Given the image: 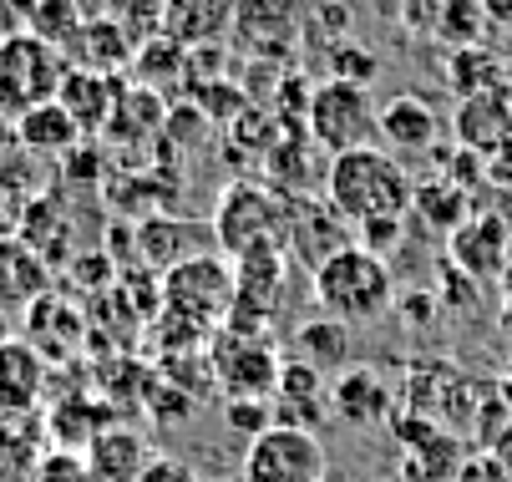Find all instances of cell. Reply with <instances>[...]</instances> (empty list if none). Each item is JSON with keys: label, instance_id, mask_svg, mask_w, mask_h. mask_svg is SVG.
Listing matches in <instances>:
<instances>
[{"label": "cell", "instance_id": "f35d334b", "mask_svg": "<svg viewBox=\"0 0 512 482\" xmlns=\"http://www.w3.org/2000/svg\"><path fill=\"white\" fill-rule=\"evenodd\" d=\"M269 422H274V406L269 401H229V427L234 432L259 437V432H269Z\"/></svg>", "mask_w": 512, "mask_h": 482}, {"label": "cell", "instance_id": "4fadbf2b", "mask_svg": "<svg viewBox=\"0 0 512 482\" xmlns=\"http://www.w3.org/2000/svg\"><path fill=\"white\" fill-rule=\"evenodd\" d=\"M452 132H457V148H467L477 158H492L497 148H507L512 143V87L462 97L457 117H452Z\"/></svg>", "mask_w": 512, "mask_h": 482}, {"label": "cell", "instance_id": "603a6c76", "mask_svg": "<svg viewBox=\"0 0 512 482\" xmlns=\"http://www.w3.org/2000/svg\"><path fill=\"white\" fill-rule=\"evenodd\" d=\"M117 97H122V77H97V72H66V82L56 92V102L77 117L82 137H102Z\"/></svg>", "mask_w": 512, "mask_h": 482}, {"label": "cell", "instance_id": "8d00e7d4", "mask_svg": "<svg viewBox=\"0 0 512 482\" xmlns=\"http://www.w3.org/2000/svg\"><path fill=\"white\" fill-rule=\"evenodd\" d=\"M310 26L325 36V51H330L350 31V6H345V0H315V6H310Z\"/></svg>", "mask_w": 512, "mask_h": 482}, {"label": "cell", "instance_id": "7402d4cb", "mask_svg": "<svg viewBox=\"0 0 512 482\" xmlns=\"http://www.w3.org/2000/svg\"><path fill=\"white\" fill-rule=\"evenodd\" d=\"M295 361L320 371L325 381H335L340 371H350L355 361V340H350V325L330 320V315H315L295 330Z\"/></svg>", "mask_w": 512, "mask_h": 482}, {"label": "cell", "instance_id": "ba28073f", "mask_svg": "<svg viewBox=\"0 0 512 482\" xmlns=\"http://www.w3.org/2000/svg\"><path fill=\"white\" fill-rule=\"evenodd\" d=\"M447 264L462 269L472 285H497L512 269V214L477 209L447 234Z\"/></svg>", "mask_w": 512, "mask_h": 482}, {"label": "cell", "instance_id": "ee69618b", "mask_svg": "<svg viewBox=\"0 0 512 482\" xmlns=\"http://www.w3.org/2000/svg\"><path fill=\"white\" fill-rule=\"evenodd\" d=\"M482 21L492 31H507L512 36V0H482Z\"/></svg>", "mask_w": 512, "mask_h": 482}, {"label": "cell", "instance_id": "9a60e30c", "mask_svg": "<svg viewBox=\"0 0 512 482\" xmlns=\"http://www.w3.org/2000/svg\"><path fill=\"white\" fill-rule=\"evenodd\" d=\"M234 41L259 61H284L289 41H295V11H289V0H239Z\"/></svg>", "mask_w": 512, "mask_h": 482}, {"label": "cell", "instance_id": "f546056e", "mask_svg": "<svg viewBox=\"0 0 512 482\" xmlns=\"http://www.w3.org/2000/svg\"><path fill=\"white\" fill-rule=\"evenodd\" d=\"M507 66L502 61H492V51H482V46H467V51H457L452 56V87L462 92V97H477V92H497V87H507Z\"/></svg>", "mask_w": 512, "mask_h": 482}, {"label": "cell", "instance_id": "277c9868", "mask_svg": "<svg viewBox=\"0 0 512 482\" xmlns=\"http://www.w3.org/2000/svg\"><path fill=\"white\" fill-rule=\"evenodd\" d=\"M66 72V56L41 46L31 31L0 36V122H21L26 112L56 102Z\"/></svg>", "mask_w": 512, "mask_h": 482}, {"label": "cell", "instance_id": "ffe728a7", "mask_svg": "<svg viewBox=\"0 0 512 482\" xmlns=\"http://www.w3.org/2000/svg\"><path fill=\"white\" fill-rule=\"evenodd\" d=\"M127 72H132V82H137L142 92H153V97H163V102L188 97V51H183L178 41H168L163 31L148 36V41L132 51Z\"/></svg>", "mask_w": 512, "mask_h": 482}, {"label": "cell", "instance_id": "836d02e7", "mask_svg": "<svg viewBox=\"0 0 512 482\" xmlns=\"http://www.w3.org/2000/svg\"><path fill=\"white\" fill-rule=\"evenodd\" d=\"M208 132H213V122L198 112V102H173L168 107L163 137H168L173 148H198V143H208Z\"/></svg>", "mask_w": 512, "mask_h": 482}, {"label": "cell", "instance_id": "f1b7e54d", "mask_svg": "<svg viewBox=\"0 0 512 482\" xmlns=\"http://www.w3.org/2000/svg\"><path fill=\"white\" fill-rule=\"evenodd\" d=\"M406 477L411 482H457V467H462V447L447 437V432H431L426 442L406 447Z\"/></svg>", "mask_w": 512, "mask_h": 482}, {"label": "cell", "instance_id": "c3c4849f", "mask_svg": "<svg viewBox=\"0 0 512 482\" xmlns=\"http://www.w3.org/2000/svg\"><path fill=\"white\" fill-rule=\"evenodd\" d=\"M507 82H512V77H507Z\"/></svg>", "mask_w": 512, "mask_h": 482}, {"label": "cell", "instance_id": "7a4b0ae2", "mask_svg": "<svg viewBox=\"0 0 512 482\" xmlns=\"http://www.w3.org/2000/svg\"><path fill=\"white\" fill-rule=\"evenodd\" d=\"M310 290H315V305L320 315L340 320V325H371L381 320L391 305H396V280H391V264L376 259L371 249L360 244H345L335 249L330 259H320L310 269Z\"/></svg>", "mask_w": 512, "mask_h": 482}, {"label": "cell", "instance_id": "5bb4252c", "mask_svg": "<svg viewBox=\"0 0 512 482\" xmlns=\"http://www.w3.org/2000/svg\"><path fill=\"white\" fill-rule=\"evenodd\" d=\"M350 244V224L330 209L325 198H295L289 203V229H284V254H300L310 269L320 259H330L335 249Z\"/></svg>", "mask_w": 512, "mask_h": 482}, {"label": "cell", "instance_id": "83f0119b", "mask_svg": "<svg viewBox=\"0 0 512 482\" xmlns=\"http://www.w3.org/2000/svg\"><path fill=\"white\" fill-rule=\"evenodd\" d=\"M87 16H92V11L82 6V0H41V6L31 11V21H26V31H31L41 46H51V51L66 56V46L82 36Z\"/></svg>", "mask_w": 512, "mask_h": 482}, {"label": "cell", "instance_id": "9c48e42d", "mask_svg": "<svg viewBox=\"0 0 512 482\" xmlns=\"http://www.w3.org/2000/svg\"><path fill=\"white\" fill-rule=\"evenodd\" d=\"M279 366H284V356L259 335L224 330L208 351V371L224 381V391L234 401H269L274 386H279Z\"/></svg>", "mask_w": 512, "mask_h": 482}, {"label": "cell", "instance_id": "bcb514c9", "mask_svg": "<svg viewBox=\"0 0 512 482\" xmlns=\"http://www.w3.org/2000/svg\"><path fill=\"white\" fill-rule=\"evenodd\" d=\"M487 452H492V457H497V462L507 467V477H512V427H507V432H502V437H497V442H492Z\"/></svg>", "mask_w": 512, "mask_h": 482}, {"label": "cell", "instance_id": "5b68a950", "mask_svg": "<svg viewBox=\"0 0 512 482\" xmlns=\"http://www.w3.org/2000/svg\"><path fill=\"white\" fill-rule=\"evenodd\" d=\"M305 137L325 153H355V148H376L381 137V107L371 87H350V82H320L305 112Z\"/></svg>", "mask_w": 512, "mask_h": 482}, {"label": "cell", "instance_id": "44dd1931", "mask_svg": "<svg viewBox=\"0 0 512 482\" xmlns=\"http://www.w3.org/2000/svg\"><path fill=\"white\" fill-rule=\"evenodd\" d=\"M208 244H213V229H198V224L173 219V214H153V219L137 224V249H142V259L158 264L163 274H168L173 264L193 259V254H208Z\"/></svg>", "mask_w": 512, "mask_h": 482}, {"label": "cell", "instance_id": "30bf717a", "mask_svg": "<svg viewBox=\"0 0 512 482\" xmlns=\"http://www.w3.org/2000/svg\"><path fill=\"white\" fill-rule=\"evenodd\" d=\"M46 371H51V361L31 346L26 335L0 340V422H26V417H41V401H46Z\"/></svg>", "mask_w": 512, "mask_h": 482}, {"label": "cell", "instance_id": "4316f807", "mask_svg": "<svg viewBox=\"0 0 512 482\" xmlns=\"http://www.w3.org/2000/svg\"><path fill=\"white\" fill-rule=\"evenodd\" d=\"M411 214L426 219L431 229H447L452 234L472 214V193H462L452 178H426V183L411 188Z\"/></svg>", "mask_w": 512, "mask_h": 482}, {"label": "cell", "instance_id": "d590c367", "mask_svg": "<svg viewBox=\"0 0 512 482\" xmlns=\"http://www.w3.org/2000/svg\"><path fill=\"white\" fill-rule=\"evenodd\" d=\"M401 239H406V219H376V224H360L355 229V244L371 249L376 259H391Z\"/></svg>", "mask_w": 512, "mask_h": 482}, {"label": "cell", "instance_id": "e575fe53", "mask_svg": "<svg viewBox=\"0 0 512 482\" xmlns=\"http://www.w3.org/2000/svg\"><path fill=\"white\" fill-rule=\"evenodd\" d=\"M36 482H97V472L87 467L82 452H61V447H51V452L41 457V467H36Z\"/></svg>", "mask_w": 512, "mask_h": 482}, {"label": "cell", "instance_id": "ac0fdd59", "mask_svg": "<svg viewBox=\"0 0 512 482\" xmlns=\"http://www.w3.org/2000/svg\"><path fill=\"white\" fill-rule=\"evenodd\" d=\"M82 457H87V467L97 472V482H137L142 467L153 462V447H148V437H142L137 427L107 422V427L87 442Z\"/></svg>", "mask_w": 512, "mask_h": 482}, {"label": "cell", "instance_id": "52a82bcc", "mask_svg": "<svg viewBox=\"0 0 512 482\" xmlns=\"http://www.w3.org/2000/svg\"><path fill=\"white\" fill-rule=\"evenodd\" d=\"M330 467L335 462L310 427H269L249 442L239 482H320Z\"/></svg>", "mask_w": 512, "mask_h": 482}, {"label": "cell", "instance_id": "6da1fadb", "mask_svg": "<svg viewBox=\"0 0 512 482\" xmlns=\"http://www.w3.org/2000/svg\"><path fill=\"white\" fill-rule=\"evenodd\" d=\"M411 188H416V178L386 148H355V153L330 158V168H325V203L355 229L376 224V219H406Z\"/></svg>", "mask_w": 512, "mask_h": 482}, {"label": "cell", "instance_id": "d4e9b609", "mask_svg": "<svg viewBox=\"0 0 512 482\" xmlns=\"http://www.w3.org/2000/svg\"><path fill=\"white\" fill-rule=\"evenodd\" d=\"M46 295V259L26 239H0V310H26Z\"/></svg>", "mask_w": 512, "mask_h": 482}, {"label": "cell", "instance_id": "cb8c5ba5", "mask_svg": "<svg viewBox=\"0 0 512 482\" xmlns=\"http://www.w3.org/2000/svg\"><path fill=\"white\" fill-rule=\"evenodd\" d=\"M16 143L31 158H71V153L87 143V137H82L77 117H71L61 102H46V107H36V112H26L16 122Z\"/></svg>", "mask_w": 512, "mask_h": 482}, {"label": "cell", "instance_id": "60d3db41", "mask_svg": "<svg viewBox=\"0 0 512 482\" xmlns=\"http://www.w3.org/2000/svg\"><path fill=\"white\" fill-rule=\"evenodd\" d=\"M457 482H512V477H507V467L492 452H477V457H462Z\"/></svg>", "mask_w": 512, "mask_h": 482}, {"label": "cell", "instance_id": "8fae6325", "mask_svg": "<svg viewBox=\"0 0 512 482\" xmlns=\"http://www.w3.org/2000/svg\"><path fill=\"white\" fill-rule=\"evenodd\" d=\"M381 143L391 158H426L442 148V112L421 92H401L381 107Z\"/></svg>", "mask_w": 512, "mask_h": 482}, {"label": "cell", "instance_id": "7dc6e473", "mask_svg": "<svg viewBox=\"0 0 512 482\" xmlns=\"http://www.w3.org/2000/svg\"><path fill=\"white\" fill-rule=\"evenodd\" d=\"M320 482H350V477H345V472H340V467H330V472H325V477H320Z\"/></svg>", "mask_w": 512, "mask_h": 482}, {"label": "cell", "instance_id": "4dcf8cb0", "mask_svg": "<svg viewBox=\"0 0 512 482\" xmlns=\"http://www.w3.org/2000/svg\"><path fill=\"white\" fill-rule=\"evenodd\" d=\"M431 31L442 36L447 46H457V51L477 46L482 31H487V21H482V0H442V6H436Z\"/></svg>", "mask_w": 512, "mask_h": 482}, {"label": "cell", "instance_id": "d6a6232c", "mask_svg": "<svg viewBox=\"0 0 512 482\" xmlns=\"http://www.w3.org/2000/svg\"><path fill=\"white\" fill-rule=\"evenodd\" d=\"M330 56V82H350V87H371L381 77V56L371 46H355V41H340L325 51Z\"/></svg>", "mask_w": 512, "mask_h": 482}, {"label": "cell", "instance_id": "ab89813d", "mask_svg": "<svg viewBox=\"0 0 512 482\" xmlns=\"http://www.w3.org/2000/svg\"><path fill=\"white\" fill-rule=\"evenodd\" d=\"M153 411L158 417H168V427H183L193 417V396H178V381H153Z\"/></svg>", "mask_w": 512, "mask_h": 482}, {"label": "cell", "instance_id": "7c38bea8", "mask_svg": "<svg viewBox=\"0 0 512 482\" xmlns=\"http://www.w3.org/2000/svg\"><path fill=\"white\" fill-rule=\"evenodd\" d=\"M330 411L345 427H386L396 417V391L376 366H350L330 381Z\"/></svg>", "mask_w": 512, "mask_h": 482}, {"label": "cell", "instance_id": "2e32d148", "mask_svg": "<svg viewBox=\"0 0 512 482\" xmlns=\"http://www.w3.org/2000/svg\"><path fill=\"white\" fill-rule=\"evenodd\" d=\"M269 406H274V427H310L330 411V381L289 356L279 366V386H274Z\"/></svg>", "mask_w": 512, "mask_h": 482}, {"label": "cell", "instance_id": "8992f818", "mask_svg": "<svg viewBox=\"0 0 512 482\" xmlns=\"http://www.w3.org/2000/svg\"><path fill=\"white\" fill-rule=\"evenodd\" d=\"M158 290H163L168 315H183V320L208 330V320L229 315V305H234V264L224 254H213V249L193 254V259H183L163 274Z\"/></svg>", "mask_w": 512, "mask_h": 482}, {"label": "cell", "instance_id": "e0dca14e", "mask_svg": "<svg viewBox=\"0 0 512 482\" xmlns=\"http://www.w3.org/2000/svg\"><path fill=\"white\" fill-rule=\"evenodd\" d=\"M234 16H239V0H168L163 36L178 41L183 51L218 46L224 36H234Z\"/></svg>", "mask_w": 512, "mask_h": 482}, {"label": "cell", "instance_id": "d6986e66", "mask_svg": "<svg viewBox=\"0 0 512 482\" xmlns=\"http://www.w3.org/2000/svg\"><path fill=\"white\" fill-rule=\"evenodd\" d=\"M132 51H137V41H132L117 21H107V16H87L82 36L66 46V66H71V72L122 77V66H132Z\"/></svg>", "mask_w": 512, "mask_h": 482}, {"label": "cell", "instance_id": "1f68e13d", "mask_svg": "<svg viewBox=\"0 0 512 482\" xmlns=\"http://www.w3.org/2000/svg\"><path fill=\"white\" fill-rule=\"evenodd\" d=\"M163 11H168V0H102V16L117 21L137 46L163 31Z\"/></svg>", "mask_w": 512, "mask_h": 482}, {"label": "cell", "instance_id": "3957f363", "mask_svg": "<svg viewBox=\"0 0 512 482\" xmlns=\"http://www.w3.org/2000/svg\"><path fill=\"white\" fill-rule=\"evenodd\" d=\"M213 244L218 254H249V249H284V229H289V198H279L264 183H229L224 198L213 209Z\"/></svg>", "mask_w": 512, "mask_h": 482}, {"label": "cell", "instance_id": "484cf974", "mask_svg": "<svg viewBox=\"0 0 512 482\" xmlns=\"http://www.w3.org/2000/svg\"><path fill=\"white\" fill-rule=\"evenodd\" d=\"M320 148L305 137V127H295V132H279V143L269 148V158H264V168H269V178H274V188H289V193H300L310 178H325L320 173Z\"/></svg>", "mask_w": 512, "mask_h": 482}, {"label": "cell", "instance_id": "7bdbcfd3", "mask_svg": "<svg viewBox=\"0 0 512 482\" xmlns=\"http://www.w3.org/2000/svg\"><path fill=\"white\" fill-rule=\"evenodd\" d=\"M436 305H442V300H431V295H406V300H401V320L426 325V320L436 315Z\"/></svg>", "mask_w": 512, "mask_h": 482}, {"label": "cell", "instance_id": "b9f144b4", "mask_svg": "<svg viewBox=\"0 0 512 482\" xmlns=\"http://www.w3.org/2000/svg\"><path fill=\"white\" fill-rule=\"evenodd\" d=\"M36 6H41V0H0V36L26 31V21H31Z\"/></svg>", "mask_w": 512, "mask_h": 482}, {"label": "cell", "instance_id": "f6af8a7d", "mask_svg": "<svg viewBox=\"0 0 512 482\" xmlns=\"http://www.w3.org/2000/svg\"><path fill=\"white\" fill-rule=\"evenodd\" d=\"M487 178H492V183H502V188H512V143H507V148H497V153L487 158Z\"/></svg>", "mask_w": 512, "mask_h": 482}, {"label": "cell", "instance_id": "74e56055", "mask_svg": "<svg viewBox=\"0 0 512 482\" xmlns=\"http://www.w3.org/2000/svg\"><path fill=\"white\" fill-rule=\"evenodd\" d=\"M137 482H203V477H198L193 462H183V457H173V452H153V462L142 467Z\"/></svg>", "mask_w": 512, "mask_h": 482}]
</instances>
